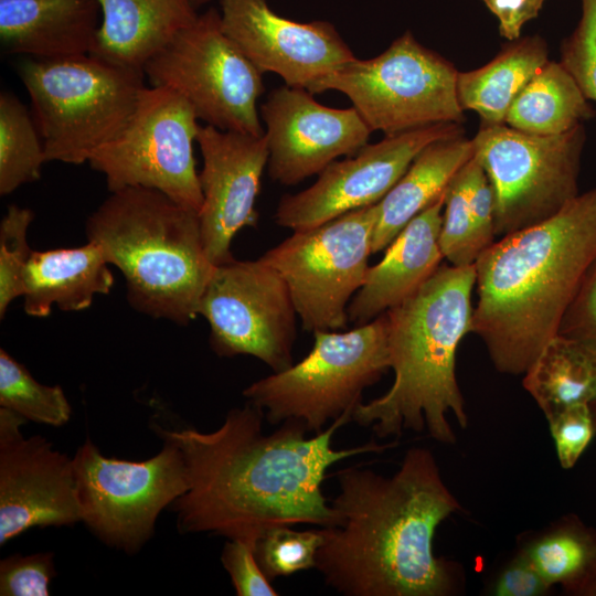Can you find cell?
I'll list each match as a JSON object with an SVG mask.
<instances>
[{"mask_svg": "<svg viewBox=\"0 0 596 596\" xmlns=\"http://www.w3.org/2000/svg\"><path fill=\"white\" fill-rule=\"evenodd\" d=\"M352 414L347 411L311 437L295 421L265 434L264 412L249 402L232 408L212 432L153 424L161 439L180 448L187 465L189 488L172 504L179 532L256 541L276 525H334L337 513L322 492L327 470L349 457L395 445L370 441L333 448V435Z\"/></svg>", "mask_w": 596, "mask_h": 596, "instance_id": "1", "label": "cell"}, {"mask_svg": "<svg viewBox=\"0 0 596 596\" xmlns=\"http://www.w3.org/2000/svg\"><path fill=\"white\" fill-rule=\"evenodd\" d=\"M332 526L316 567L347 596H448L457 590L455 565L434 554L438 525L460 510L433 453L408 449L386 477L368 468L337 472Z\"/></svg>", "mask_w": 596, "mask_h": 596, "instance_id": "2", "label": "cell"}, {"mask_svg": "<svg viewBox=\"0 0 596 596\" xmlns=\"http://www.w3.org/2000/svg\"><path fill=\"white\" fill-rule=\"evenodd\" d=\"M595 262L596 187L480 254L470 332L482 340L499 372L525 373L557 336L565 310Z\"/></svg>", "mask_w": 596, "mask_h": 596, "instance_id": "3", "label": "cell"}, {"mask_svg": "<svg viewBox=\"0 0 596 596\" xmlns=\"http://www.w3.org/2000/svg\"><path fill=\"white\" fill-rule=\"evenodd\" d=\"M475 265L441 264L409 297L385 312L390 366L394 381L382 396L360 402L352 421L379 438L404 430L456 441L448 419L461 428L468 415L456 377V352L471 330Z\"/></svg>", "mask_w": 596, "mask_h": 596, "instance_id": "4", "label": "cell"}, {"mask_svg": "<svg viewBox=\"0 0 596 596\" xmlns=\"http://www.w3.org/2000/svg\"><path fill=\"white\" fill-rule=\"evenodd\" d=\"M85 233L123 273L134 309L180 326L199 316L215 265L205 254L196 211L158 190L128 187L110 192L87 219Z\"/></svg>", "mask_w": 596, "mask_h": 596, "instance_id": "5", "label": "cell"}, {"mask_svg": "<svg viewBox=\"0 0 596 596\" xmlns=\"http://www.w3.org/2000/svg\"><path fill=\"white\" fill-rule=\"evenodd\" d=\"M19 74L46 162H88L125 128L146 87L143 71L93 54L31 57L21 63Z\"/></svg>", "mask_w": 596, "mask_h": 596, "instance_id": "6", "label": "cell"}, {"mask_svg": "<svg viewBox=\"0 0 596 596\" xmlns=\"http://www.w3.org/2000/svg\"><path fill=\"white\" fill-rule=\"evenodd\" d=\"M390 369L384 312L345 332H313V345L301 361L255 381L243 395L272 425L295 421L319 434L328 422L354 411L363 391Z\"/></svg>", "mask_w": 596, "mask_h": 596, "instance_id": "7", "label": "cell"}, {"mask_svg": "<svg viewBox=\"0 0 596 596\" xmlns=\"http://www.w3.org/2000/svg\"><path fill=\"white\" fill-rule=\"evenodd\" d=\"M457 75L451 62L406 31L381 54L355 57L308 92L344 94L372 131L389 136L436 124H461Z\"/></svg>", "mask_w": 596, "mask_h": 596, "instance_id": "8", "label": "cell"}, {"mask_svg": "<svg viewBox=\"0 0 596 596\" xmlns=\"http://www.w3.org/2000/svg\"><path fill=\"white\" fill-rule=\"evenodd\" d=\"M585 141L584 124L549 136L481 124L472 138L473 157L494 192L496 236L543 222L579 194Z\"/></svg>", "mask_w": 596, "mask_h": 596, "instance_id": "9", "label": "cell"}, {"mask_svg": "<svg viewBox=\"0 0 596 596\" xmlns=\"http://www.w3.org/2000/svg\"><path fill=\"white\" fill-rule=\"evenodd\" d=\"M142 71L151 86L182 96L206 125L264 134L257 108L265 92L263 73L225 34L216 9L199 14L151 56Z\"/></svg>", "mask_w": 596, "mask_h": 596, "instance_id": "10", "label": "cell"}, {"mask_svg": "<svg viewBox=\"0 0 596 596\" xmlns=\"http://www.w3.org/2000/svg\"><path fill=\"white\" fill-rule=\"evenodd\" d=\"M142 461L104 456L87 438L73 457L82 521L104 544L136 554L155 534L159 514L189 488L180 448L162 439Z\"/></svg>", "mask_w": 596, "mask_h": 596, "instance_id": "11", "label": "cell"}, {"mask_svg": "<svg viewBox=\"0 0 596 596\" xmlns=\"http://www.w3.org/2000/svg\"><path fill=\"white\" fill-rule=\"evenodd\" d=\"M376 215V204L347 212L294 231L260 256L286 283L304 330L347 327L348 306L370 267Z\"/></svg>", "mask_w": 596, "mask_h": 596, "instance_id": "12", "label": "cell"}, {"mask_svg": "<svg viewBox=\"0 0 596 596\" xmlns=\"http://www.w3.org/2000/svg\"><path fill=\"white\" fill-rule=\"evenodd\" d=\"M199 127L194 109L182 96L146 86L125 128L88 163L105 175L110 192L150 188L199 212L203 195L193 151Z\"/></svg>", "mask_w": 596, "mask_h": 596, "instance_id": "13", "label": "cell"}, {"mask_svg": "<svg viewBox=\"0 0 596 596\" xmlns=\"http://www.w3.org/2000/svg\"><path fill=\"white\" fill-rule=\"evenodd\" d=\"M199 315L217 355H252L273 372L294 364L297 311L283 277L260 257L215 265Z\"/></svg>", "mask_w": 596, "mask_h": 596, "instance_id": "14", "label": "cell"}, {"mask_svg": "<svg viewBox=\"0 0 596 596\" xmlns=\"http://www.w3.org/2000/svg\"><path fill=\"white\" fill-rule=\"evenodd\" d=\"M461 124H436L385 136L355 155L333 161L307 189L281 196L275 222L292 231L313 227L379 203L429 143L464 135Z\"/></svg>", "mask_w": 596, "mask_h": 596, "instance_id": "15", "label": "cell"}, {"mask_svg": "<svg viewBox=\"0 0 596 596\" xmlns=\"http://www.w3.org/2000/svg\"><path fill=\"white\" fill-rule=\"evenodd\" d=\"M21 415L0 407V545L34 526L82 521L73 458L46 438H25Z\"/></svg>", "mask_w": 596, "mask_h": 596, "instance_id": "16", "label": "cell"}, {"mask_svg": "<svg viewBox=\"0 0 596 596\" xmlns=\"http://www.w3.org/2000/svg\"><path fill=\"white\" fill-rule=\"evenodd\" d=\"M305 88L280 86L262 104L269 178L295 185L319 174L341 156H353L372 134L352 106L333 108L318 103Z\"/></svg>", "mask_w": 596, "mask_h": 596, "instance_id": "17", "label": "cell"}, {"mask_svg": "<svg viewBox=\"0 0 596 596\" xmlns=\"http://www.w3.org/2000/svg\"><path fill=\"white\" fill-rule=\"evenodd\" d=\"M220 15L223 31L252 64L290 87L309 91L355 58L332 23L286 19L267 0H220Z\"/></svg>", "mask_w": 596, "mask_h": 596, "instance_id": "18", "label": "cell"}, {"mask_svg": "<svg viewBox=\"0 0 596 596\" xmlns=\"http://www.w3.org/2000/svg\"><path fill=\"white\" fill-rule=\"evenodd\" d=\"M196 142L203 168L199 173L203 202L198 212L205 254L213 265L234 257L231 244L244 227H255V202L268 162L265 135L199 127Z\"/></svg>", "mask_w": 596, "mask_h": 596, "instance_id": "19", "label": "cell"}, {"mask_svg": "<svg viewBox=\"0 0 596 596\" xmlns=\"http://www.w3.org/2000/svg\"><path fill=\"white\" fill-rule=\"evenodd\" d=\"M445 193L411 220L382 260L369 267L363 285L348 306L350 322L365 324L397 306L441 265L439 234Z\"/></svg>", "mask_w": 596, "mask_h": 596, "instance_id": "20", "label": "cell"}, {"mask_svg": "<svg viewBox=\"0 0 596 596\" xmlns=\"http://www.w3.org/2000/svg\"><path fill=\"white\" fill-rule=\"evenodd\" d=\"M100 23L98 0H0L3 50L32 58L91 54Z\"/></svg>", "mask_w": 596, "mask_h": 596, "instance_id": "21", "label": "cell"}, {"mask_svg": "<svg viewBox=\"0 0 596 596\" xmlns=\"http://www.w3.org/2000/svg\"><path fill=\"white\" fill-rule=\"evenodd\" d=\"M102 23L91 54L141 70L199 13L191 0H98Z\"/></svg>", "mask_w": 596, "mask_h": 596, "instance_id": "22", "label": "cell"}, {"mask_svg": "<svg viewBox=\"0 0 596 596\" xmlns=\"http://www.w3.org/2000/svg\"><path fill=\"white\" fill-rule=\"evenodd\" d=\"M108 265L100 247L89 241L79 247L33 251L23 278L25 313L43 318L53 305L64 311L88 308L96 295L111 290Z\"/></svg>", "mask_w": 596, "mask_h": 596, "instance_id": "23", "label": "cell"}, {"mask_svg": "<svg viewBox=\"0 0 596 596\" xmlns=\"http://www.w3.org/2000/svg\"><path fill=\"white\" fill-rule=\"evenodd\" d=\"M472 157V139L465 135L439 139L425 147L376 203L372 254L389 247L411 220L441 196L455 174Z\"/></svg>", "mask_w": 596, "mask_h": 596, "instance_id": "24", "label": "cell"}, {"mask_svg": "<svg viewBox=\"0 0 596 596\" xmlns=\"http://www.w3.org/2000/svg\"><path fill=\"white\" fill-rule=\"evenodd\" d=\"M547 61V44L540 35L512 41L483 66L458 72L460 107L477 113L481 124H504L515 97Z\"/></svg>", "mask_w": 596, "mask_h": 596, "instance_id": "25", "label": "cell"}, {"mask_svg": "<svg viewBox=\"0 0 596 596\" xmlns=\"http://www.w3.org/2000/svg\"><path fill=\"white\" fill-rule=\"evenodd\" d=\"M594 116L589 99L573 76L560 62L549 60L515 97L504 124L549 136L566 132Z\"/></svg>", "mask_w": 596, "mask_h": 596, "instance_id": "26", "label": "cell"}, {"mask_svg": "<svg viewBox=\"0 0 596 596\" xmlns=\"http://www.w3.org/2000/svg\"><path fill=\"white\" fill-rule=\"evenodd\" d=\"M523 387L546 421L596 396V360L575 343L555 336L523 374Z\"/></svg>", "mask_w": 596, "mask_h": 596, "instance_id": "27", "label": "cell"}, {"mask_svg": "<svg viewBox=\"0 0 596 596\" xmlns=\"http://www.w3.org/2000/svg\"><path fill=\"white\" fill-rule=\"evenodd\" d=\"M522 551L551 587L558 584L565 590L596 562V531L567 515Z\"/></svg>", "mask_w": 596, "mask_h": 596, "instance_id": "28", "label": "cell"}, {"mask_svg": "<svg viewBox=\"0 0 596 596\" xmlns=\"http://www.w3.org/2000/svg\"><path fill=\"white\" fill-rule=\"evenodd\" d=\"M46 162L31 111L12 93L0 94V194L38 181Z\"/></svg>", "mask_w": 596, "mask_h": 596, "instance_id": "29", "label": "cell"}, {"mask_svg": "<svg viewBox=\"0 0 596 596\" xmlns=\"http://www.w3.org/2000/svg\"><path fill=\"white\" fill-rule=\"evenodd\" d=\"M0 407L53 427L67 424L72 415L71 404L60 385L39 383L3 349H0Z\"/></svg>", "mask_w": 596, "mask_h": 596, "instance_id": "30", "label": "cell"}, {"mask_svg": "<svg viewBox=\"0 0 596 596\" xmlns=\"http://www.w3.org/2000/svg\"><path fill=\"white\" fill-rule=\"evenodd\" d=\"M323 542L321 530L298 531L291 525L265 530L256 540L255 555L269 581L316 567Z\"/></svg>", "mask_w": 596, "mask_h": 596, "instance_id": "31", "label": "cell"}, {"mask_svg": "<svg viewBox=\"0 0 596 596\" xmlns=\"http://www.w3.org/2000/svg\"><path fill=\"white\" fill-rule=\"evenodd\" d=\"M34 219L30 209L10 205L0 223V318L24 292V272L33 249L26 238Z\"/></svg>", "mask_w": 596, "mask_h": 596, "instance_id": "32", "label": "cell"}, {"mask_svg": "<svg viewBox=\"0 0 596 596\" xmlns=\"http://www.w3.org/2000/svg\"><path fill=\"white\" fill-rule=\"evenodd\" d=\"M461 168L446 189L439 234L443 256L454 266L475 265L481 254L467 202Z\"/></svg>", "mask_w": 596, "mask_h": 596, "instance_id": "33", "label": "cell"}, {"mask_svg": "<svg viewBox=\"0 0 596 596\" xmlns=\"http://www.w3.org/2000/svg\"><path fill=\"white\" fill-rule=\"evenodd\" d=\"M581 2L579 21L562 42L560 63L573 76L586 98L596 102V0Z\"/></svg>", "mask_w": 596, "mask_h": 596, "instance_id": "34", "label": "cell"}, {"mask_svg": "<svg viewBox=\"0 0 596 596\" xmlns=\"http://www.w3.org/2000/svg\"><path fill=\"white\" fill-rule=\"evenodd\" d=\"M56 575L53 554H13L0 562L1 596H47Z\"/></svg>", "mask_w": 596, "mask_h": 596, "instance_id": "35", "label": "cell"}, {"mask_svg": "<svg viewBox=\"0 0 596 596\" xmlns=\"http://www.w3.org/2000/svg\"><path fill=\"white\" fill-rule=\"evenodd\" d=\"M557 336L575 343L596 360V262L565 310Z\"/></svg>", "mask_w": 596, "mask_h": 596, "instance_id": "36", "label": "cell"}, {"mask_svg": "<svg viewBox=\"0 0 596 596\" xmlns=\"http://www.w3.org/2000/svg\"><path fill=\"white\" fill-rule=\"evenodd\" d=\"M547 423L561 467L573 468L596 434L588 404L567 407Z\"/></svg>", "mask_w": 596, "mask_h": 596, "instance_id": "37", "label": "cell"}, {"mask_svg": "<svg viewBox=\"0 0 596 596\" xmlns=\"http://www.w3.org/2000/svg\"><path fill=\"white\" fill-rule=\"evenodd\" d=\"M255 543L253 540L228 539L221 555L223 567L231 577L236 595L277 596L278 592L257 562Z\"/></svg>", "mask_w": 596, "mask_h": 596, "instance_id": "38", "label": "cell"}, {"mask_svg": "<svg viewBox=\"0 0 596 596\" xmlns=\"http://www.w3.org/2000/svg\"><path fill=\"white\" fill-rule=\"evenodd\" d=\"M461 172L477 243L482 253L496 237L494 192L485 169L475 157L462 166Z\"/></svg>", "mask_w": 596, "mask_h": 596, "instance_id": "39", "label": "cell"}, {"mask_svg": "<svg viewBox=\"0 0 596 596\" xmlns=\"http://www.w3.org/2000/svg\"><path fill=\"white\" fill-rule=\"evenodd\" d=\"M551 586L521 550L497 575L490 587L494 596H541Z\"/></svg>", "mask_w": 596, "mask_h": 596, "instance_id": "40", "label": "cell"}, {"mask_svg": "<svg viewBox=\"0 0 596 596\" xmlns=\"http://www.w3.org/2000/svg\"><path fill=\"white\" fill-rule=\"evenodd\" d=\"M499 21V33L512 42L521 36L523 25L535 19L546 0H481Z\"/></svg>", "mask_w": 596, "mask_h": 596, "instance_id": "41", "label": "cell"}, {"mask_svg": "<svg viewBox=\"0 0 596 596\" xmlns=\"http://www.w3.org/2000/svg\"><path fill=\"white\" fill-rule=\"evenodd\" d=\"M563 592L572 596H596V562L582 579Z\"/></svg>", "mask_w": 596, "mask_h": 596, "instance_id": "42", "label": "cell"}, {"mask_svg": "<svg viewBox=\"0 0 596 596\" xmlns=\"http://www.w3.org/2000/svg\"><path fill=\"white\" fill-rule=\"evenodd\" d=\"M588 406H589V409H590V413H592V417H593V422H594V428H595V433H596V396L589 402Z\"/></svg>", "mask_w": 596, "mask_h": 596, "instance_id": "43", "label": "cell"}, {"mask_svg": "<svg viewBox=\"0 0 596 596\" xmlns=\"http://www.w3.org/2000/svg\"><path fill=\"white\" fill-rule=\"evenodd\" d=\"M211 0H191V3L192 6L198 9L204 4H206L207 2H210Z\"/></svg>", "mask_w": 596, "mask_h": 596, "instance_id": "44", "label": "cell"}]
</instances>
